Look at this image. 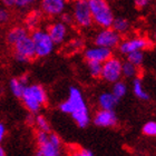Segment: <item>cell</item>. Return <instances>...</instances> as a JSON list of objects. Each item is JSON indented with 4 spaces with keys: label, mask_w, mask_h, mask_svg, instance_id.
Listing matches in <instances>:
<instances>
[{
    "label": "cell",
    "mask_w": 156,
    "mask_h": 156,
    "mask_svg": "<svg viewBox=\"0 0 156 156\" xmlns=\"http://www.w3.org/2000/svg\"><path fill=\"white\" fill-rule=\"evenodd\" d=\"M58 108L62 114L70 115L79 128H86L90 124L91 116L88 105L81 90L76 86L69 88L68 97L58 105Z\"/></svg>",
    "instance_id": "6da1fadb"
},
{
    "label": "cell",
    "mask_w": 156,
    "mask_h": 156,
    "mask_svg": "<svg viewBox=\"0 0 156 156\" xmlns=\"http://www.w3.org/2000/svg\"><path fill=\"white\" fill-rule=\"evenodd\" d=\"M20 99L27 111L36 115L48 103V94L42 85L29 84L26 86Z\"/></svg>",
    "instance_id": "7a4b0ae2"
},
{
    "label": "cell",
    "mask_w": 156,
    "mask_h": 156,
    "mask_svg": "<svg viewBox=\"0 0 156 156\" xmlns=\"http://www.w3.org/2000/svg\"><path fill=\"white\" fill-rule=\"evenodd\" d=\"M36 143L38 145V152L42 156H64V144L62 138L52 132L36 133Z\"/></svg>",
    "instance_id": "3957f363"
},
{
    "label": "cell",
    "mask_w": 156,
    "mask_h": 156,
    "mask_svg": "<svg viewBox=\"0 0 156 156\" xmlns=\"http://www.w3.org/2000/svg\"><path fill=\"white\" fill-rule=\"evenodd\" d=\"M89 7H90L93 23H95L101 28L112 27L115 17L106 0H90Z\"/></svg>",
    "instance_id": "277c9868"
},
{
    "label": "cell",
    "mask_w": 156,
    "mask_h": 156,
    "mask_svg": "<svg viewBox=\"0 0 156 156\" xmlns=\"http://www.w3.org/2000/svg\"><path fill=\"white\" fill-rule=\"evenodd\" d=\"M33 39L34 46H35V51H36V57L38 58H46L52 54L55 49V44L50 38L47 30L44 29H37L31 31L30 35Z\"/></svg>",
    "instance_id": "5b68a950"
},
{
    "label": "cell",
    "mask_w": 156,
    "mask_h": 156,
    "mask_svg": "<svg viewBox=\"0 0 156 156\" xmlns=\"http://www.w3.org/2000/svg\"><path fill=\"white\" fill-rule=\"evenodd\" d=\"M73 20L80 28H89L93 25L90 7L88 0H75L73 5Z\"/></svg>",
    "instance_id": "8992f818"
},
{
    "label": "cell",
    "mask_w": 156,
    "mask_h": 156,
    "mask_svg": "<svg viewBox=\"0 0 156 156\" xmlns=\"http://www.w3.org/2000/svg\"><path fill=\"white\" fill-rule=\"evenodd\" d=\"M13 57L18 62L25 64V62H31L34 58H36V51L34 46L33 39L30 36L25 37L18 41L16 45L12 46Z\"/></svg>",
    "instance_id": "52a82bcc"
},
{
    "label": "cell",
    "mask_w": 156,
    "mask_h": 156,
    "mask_svg": "<svg viewBox=\"0 0 156 156\" xmlns=\"http://www.w3.org/2000/svg\"><path fill=\"white\" fill-rule=\"evenodd\" d=\"M122 60L118 57L112 56L103 62L101 78L109 84H114L122 78Z\"/></svg>",
    "instance_id": "ba28073f"
},
{
    "label": "cell",
    "mask_w": 156,
    "mask_h": 156,
    "mask_svg": "<svg viewBox=\"0 0 156 156\" xmlns=\"http://www.w3.org/2000/svg\"><path fill=\"white\" fill-rule=\"evenodd\" d=\"M122 41V36L116 33L112 27L109 28H101L94 38V44L96 46H101L108 49L117 48Z\"/></svg>",
    "instance_id": "9c48e42d"
},
{
    "label": "cell",
    "mask_w": 156,
    "mask_h": 156,
    "mask_svg": "<svg viewBox=\"0 0 156 156\" xmlns=\"http://www.w3.org/2000/svg\"><path fill=\"white\" fill-rule=\"evenodd\" d=\"M151 46V41L145 37H132V38L122 40L118 45V50L122 55H128L137 50H144Z\"/></svg>",
    "instance_id": "30bf717a"
},
{
    "label": "cell",
    "mask_w": 156,
    "mask_h": 156,
    "mask_svg": "<svg viewBox=\"0 0 156 156\" xmlns=\"http://www.w3.org/2000/svg\"><path fill=\"white\" fill-rule=\"evenodd\" d=\"M95 126L101 128H112L118 124V118L114 111L107 109H99L95 113L94 117L91 118Z\"/></svg>",
    "instance_id": "8fae6325"
},
{
    "label": "cell",
    "mask_w": 156,
    "mask_h": 156,
    "mask_svg": "<svg viewBox=\"0 0 156 156\" xmlns=\"http://www.w3.org/2000/svg\"><path fill=\"white\" fill-rule=\"evenodd\" d=\"M112 56H113V54H112L111 49L96 45L85 49L84 51V57L87 62H98L103 64Z\"/></svg>",
    "instance_id": "7c38bea8"
},
{
    "label": "cell",
    "mask_w": 156,
    "mask_h": 156,
    "mask_svg": "<svg viewBox=\"0 0 156 156\" xmlns=\"http://www.w3.org/2000/svg\"><path fill=\"white\" fill-rule=\"evenodd\" d=\"M47 33L49 34V36L52 39L55 45H60L67 38V34H68L67 25L62 23V20L60 21H55V23H50L48 26Z\"/></svg>",
    "instance_id": "4fadbf2b"
},
{
    "label": "cell",
    "mask_w": 156,
    "mask_h": 156,
    "mask_svg": "<svg viewBox=\"0 0 156 156\" xmlns=\"http://www.w3.org/2000/svg\"><path fill=\"white\" fill-rule=\"evenodd\" d=\"M41 11L49 17L60 16L65 10V1L62 0H41Z\"/></svg>",
    "instance_id": "5bb4252c"
},
{
    "label": "cell",
    "mask_w": 156,
    "mask_h": 156,
    "mask_svg": "<svg viewBox=\"0 0 156 156\" xmlns=\"http://www.w3.org/2000/svg\"><path fill=\"white\" fill-rule=\"evenodd\" d=\"M28 75H21L20 77L11 78L9 81V87L12 95L17 98H21L23 93L25 90L27 85H29V79Z\"/></svg>",
    "instance_id": "9a60e30c"
},
{
    "label": "cell",
    "mask_w": 156,
    "mask_h": 156,
    "mask_svg": "<svg viewBox=\"0 0 156 156\" xmlns=\"http://www.w3.org/2000/svg\"><path fill=\"white\" fill-rule=\"evenodd\" d=\"M27 36H29V34H28V29H27L26 27L15 26L7 33L6 39L8 45H10L12 47L13 45H16L17 42L20 41L21 39H23Z\"/></svg>",
    "instance_id": "2e32d148"
},
{
    "label": "cell",
    "mask_w": 156,
    "mask_h": 156,
    "mask_svg": "<svg viewBox=\"0 0 156 156\" xmlns=\"http://www.w3.org/2000/svg\"><path fill=\"white\" fill-rule=\"evenodd\" d=\"M118 99L112 94V91H104L99 94L97 99L98 106L101 109H107V111H114L115 107L118 104Z\"/></svg>",
    "instance_id": "e0dca14e"
},
{
    "label": "cell",
    "mask_w": 156,
    "mask_h": 156,
    "mask_svg": "<svg viewBox=\"0 0 156 156\" xmlns=\"http://www.w3.org/2000/svg\"><path fill=\"white\" fill-rule=\"evenodd\" d=\"M40 21H41V12L38 10H33L25 18V27L28 30L33 31L38 28Z\"/></svg>",
    "instance_id": "ac0fdd59"
},
{
    "label": "cell",
    "mask_w": 156,
    "mask_h": 156,
    "mask_svg": "<svg viewBox=\"0 0 156 156\" xmlns=\"http://www.w3.org/2000/svg\"><path fill=\"white\" fill-rule=\"evenodd\" d=\"M133 93L136 96V98H138L140 101H150V95L145 90L142 79L138 77H135L133 80Z\"/></svg>",
    "instance_id": "d6986e66"
},
{
    "label": "cell",
    "mask_w": 156,
    "mask_h": 156,
    "mask_svg": "<svg viewBox=\"0 0 156 156\" xmlns=\"http://www.w3.org/2000/svg\"><path fill=\"white\" fill-rule=\"evenodd\" d=\"M112 28L122 36V35L126 34L129 30L130 25H129V21L126 18L117 17V18H114V21L112 23Z\"/></svg>",
    "instance_id": "ffe728a7"
},
{
    "label": "cell",
    "mask_w": 156,
    "mask_h": 156,
    "mask_svg": "<svg viewBox=\"0 0 156 156\" xmlns=\"http://www.w3.org/2000/svg\"><path fill=\"white\" fill-rule=\"evenodd\" d=\"M112 85H113V86H112V90H111L112 94L114 95L118 101H120L124 96H126V94H127V85H126V83H125V81L117 80L116 83H114V84H112Z\"/></svg>",
    "instance_id": "44dd1931"
},
{
    "label": "cell",
    "mask_w": 156,
    "mask_h": 156,
    "mask_svg": "<svg viewBox=\"0 0 156 156\" xmlns=\"http://www.w3.org/2000/svg\"><path fill=\"white\" fill-rule=\"evenodd\" d=\"M137 74H138V67L133 65L132 62L126 60L122 64V76L125 78H135L137 77Z\"/></svg>",
    "instance_id": "7402d4cb"
},
{
    "label": "cell",
    "mask_w": 156,
    "mask_h": 156,
    "mask_svg": "<svg viewBox=\"0 0 156 156\" xmlns=\"http://www.w3.org/2000/svg\"><path fill=\"white\" fill-rule=\"evenodd\" d=\"M3 5L7 7H16L19 9H26L33 6L36 0H1Z\"/></svg>",
    "instance_id": "603a6c76"
},
{
    "label": "cell",
    "mask_w": 156,
    "mask_h": 156,
    "mask_svg": "<svg viewBox=\"0 0 156 156\" xmlns=\"http://www.w3.org/2000/svg\"><path fill=\"white\" fill-rule=\"evenodd\" d=\"M35 125H36L37 129L41 130V132H51V127L49 120L46 118L44 115H36L35 116Z\"/></svg>",
    "instance_id": "cb8c5ba5"
},
{
    "label": "cell",
    "mask_w": 156,
    "mask_h": 156,
    "mask_svg": "<svg viewBox=\"0 0 156 156\" xmlns=\"http://www.w3.org/2000/svg\"><path fill=\"white\" fill-rule=\"evenodd\" d=\"M127 60L129 62H132L133 65H135L136 67H140L144 62V52L143 50H137V51H133L126 55Z\"/></svg>",
    "instance_id": "d4e9b609"
},
{
    "label": "cell",
    "mask_w": 156,
    "mask_h": 156,
    "mask_svg": "<svg viewBox=\"0 0 156 156\" xmlns=\"http://www.w3.org/2000/svg\"><path fill=\"white\" fill-rule=\"evenodd\" d=\"M88 73L91 77L94 78H101V67L103 64L98 62H87Z\"/></svg>",
    "instance_id": "484cf974"
},
{
    "label": "cell",
    "mask_w": 156,
    "mask_h": 156,
    "mask_svg": "<svg viewBox=\"0 0 156 156\" xmlns=\"http://www.w3.org/2000/svg\"><path fill=\"white\" fill-rule=\"evenodd\" d=\"M143 134L148 137H156V120H150L144 124Z\"/></svg>",
    "instance_id": "4316f807"
},
{
    "label": "cell",
    "mask_w": 156,
    "mask_h": 156,
    "mask_svg": "<svg viewBox=\"0 0 156 156\" xmlns=\"http://www.w3.org/2000/svg\"><path fill=\"white\" fill-rule=\"evenodd\" d=\"M83 47H84V41H83L80 38L73 39V40H70V41L68 42V45H67V49H68V51H70V52L78 51V50H80Z\"/></svg>",
    "instance_id": "83f0119b"
},
{
    "label": "cell",
    "mask_w": 156,
    "mask_h": 156,
    "mask_svg": "<svg viewBox=\"0 0 156 156\" xmlns=\"http://www.w3.org/2000/svg\"><path fill=\"white\" fill-rule=\"evenodd\" d=\"M70 156H94V153L87 148H79V150L72 152Z\"/></svg>",
    "instance_id": "f1b7e54d"
},
{
    "label": "cell",
    "mask_w": 156,
    "mask_h": 156,
    "mask_svg": "<svg viewBox=\"0 0 156 156\" xmlns=\"http://www.w3.org/2000/svg\"><path fill=\"white\" fill-rule=\"evenodd\" d=\"M10 19V12L5 8H0V23H7Z\"/></svg>",
    "instance_id": "f546056e"
},
{
    "label": "cell",
    "mask_w": 156,
    "mask_h": 156,
    "mask_svg": "<svg viewBox=\"0 0 156 156\" xmlns=\"http://www.w3.org/2000/svg\"><path fill=\"white\" fill-rule=\"evenodd\" d=\"M150 1L151 0H134V3L138 9H143L150 3Z\"/></svg>",
    "instance_id": "4dcf8cb0"
},
{
    "label": "cell",
    "mask_w": 156,
    "mask_h": 156,
    "mask_svg": "<svg viewBox=\"0 0 156 156\" xmlns=\"http://www.w3.org/2000/svg\"><path fill=\"white\" fill-rule=\"evenodd\" d=\"M60 16H62V21L64 23H66V25H68V23H70L72 21H74V20H73V16H72V15H68V13L62 12Z\"/></svg>",
    "instance_id": "1f68e13d"
},
{
    "label": "cell",
    "mask_w": 156,
    "mask_h": 156,
    "mask_svg": "<svg viewBox=\"0 0 156 156\" xmlns=\"http://www.w3.org/2000/svg\"><path fill=\"white\" fill-rule=\"evenodd\" d=\"M6 133H7V129H6L5 124H3L2 122H0V144H1V142L3 140L5 136H6Z\"/></svg>",
    "instance_id": "d6a6232c"
},
{
    "label": "cell",
    "mask_w": 156,
    "mask_h": 156,
    "mask_svg": "<svg viewBox=\"0 0 156 156\" xmlns=\"http://www.w3.org/2000/svg\"><path fill=\"white\" fill-rule=\"evenodd\" d=\"M35 116H36V115L29 113L28 116H27V118H26L27 124H29V125H34V124H35Z\"/></svg>",
    "instance_id": "836d02e7"
},
{
    "label": "cell",
    "mask_w": 156,
    "mask_h": 156,
    "mask_svg": "<svg viewBox=\"0 0 156 156\" xmlns=\"http://www.w3.org/2000/svg\"><path fill=\"white\" fill-rule=\"evenodd\" d=\"M0 156H7L6 155V151H5V148H3L1 145H0Z\"/></svg>",
    "instance_id": "e575fe53"
},
{
    "label": "cell",
    "mask_w": 156,
    "mask_h": 156,
    "mask_svg": "<svg viewBox=\"0 0 156 156\" xmlns=\"http://www.w3.org/2000/svg\"><path fill=\"white\" fill-rule=\"evenodd\" d=\"M34 156H42V155H41V154H40V153H39V152H38V151H37V152H36V153H35V154H34Z\"/></svg>",
    "instance_id": "d590c367"
},
{
    "label": "cell",
    "mask_w": 156,
    "mask_h": 156,
    "mask_svg": "<svg viewBox=\"0 0 156 156\" xmlns=\"http://www.w3.org/2000/svg\"><path fill=\"white\" fill-rule=\"evenodd\" d=\"M62 1H66V0H62Z\"/></svg>",
    "instance_id": "8d00e7d4"
},
{
    "label": "cell",
    "mask_w": 156,
    "mask_h": 156,
    "mask_svg": "<svg viewBox=\"0 0 156 156\" xmlns=\"http://www.w3.org/2000/svg\"><path fill=\"white\" fill-rule=\"evenodd\" d=\"M88 1H90V0H88Z\"/></svg>",
    "instance_id": "74e56055"
}]
</instances>
